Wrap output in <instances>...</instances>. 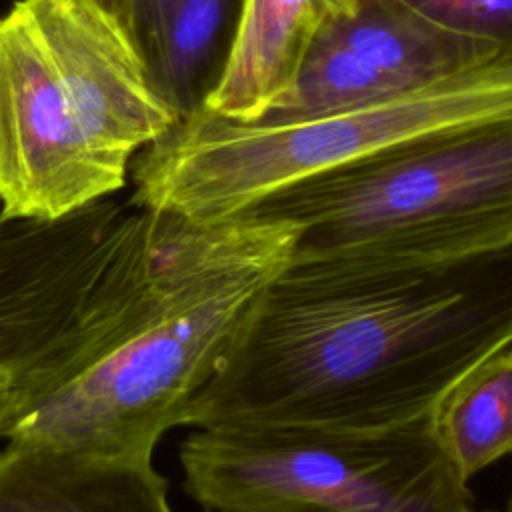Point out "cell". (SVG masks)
Returning a JSON list of instances; mask_svg holds the SVG:
<instances>
[{
	"mask_svg": "<svg viewBox=\"0 0 512 512\" xmlns=\"http://www.w3.org/2000/svg\"><path fill=\"white\" fill-rule=\"evenodd\" d=\"M508 344L512 244L434 260L286 262L184 426H402Z\"/></svg>",
	"mask_w": 512,
	"mask_h": 512,
	"instance_id": "6da1fadb",
	"label": "cell"
},
{
	"mask_svg": "<svg viewBox=\"0 0 512 512\" xmlns=\"http://www.w3.org/2000/svg\"><path fill=\"white\" fill-rule=\"evenodd\" d=\"M294 230L258 218L130 210L78 330L12 388L0 438L152 458L218 368Z\"/></svg>",
	"mask_w": 512,
	"mask_h": 512,
	"instance_id": "7a4b0ae2",
	"label": "cell"
},
{
	"mask_svg": "<svg viewBox=\"0 0 512 512\" xmlns=\"http://www.w3.org/2000/svg\"><path fill=\"white\" fill-rule=\"evenodd\" d=\"M124 28L92 0L0 16V214L58 220L112 198L176 124Z\"/></svg>",
	"mask_w": 512,
	"mask_h": 512,
	"instance_id": "3957f363",
	"label": "cell"
},
{
	"mask_svg": "<svg viewBox=\"0 0 512 512\" xmlns=\"http://www.w3.org/2000/svg\"><path fill=\"white\" fill-rule=\"evenodd\" d=\"M286 222L288 262L434 260L512 244V110L308 176L230 218Z\"/></svg>",
	"mask_w": 512,
	"mask_h": 512,
	"instance_id": "277c9868",
	"label": "cell"
},
{
	"mask_svg": "<svg viewBox=\"0 0 512 512\" xmlns=\"http://www.w3.org/2000/svg\"><path fill=\"white\" fill-rule=\"evenodd\" d=\"M510 110L512 58L388 102L284 124L234 122L204 108L136 154L130 204L200 222L226 220L308 176Z\"/></svg>",
	"mask_w": 512,
	"mask_h": 512,
	"instance_id": "5b68a950",
	"label": "cell"
},
{
	"mask_svg": "<svg viewBox=\"0 0 512 512\" xmlns=\"http://www.w3.org/2000/svg\"><path fill=\"white\" fill-rule=\"evenodd\" d=\"M186 492L244 512H472L432 414L382 430L198 428L180 446Z\"/></svg>",
	"mask_w": 512,
	"mask_h": 512,
	"instance_id": "8992f818",
	"label": "cell"
},
{
	"mask_svg": "<svg viewBox=\"0 0 512 512\" xmlns=\"http://www.w3.org/2000/svg\"><path fill=\"white\" fill-rule=\"evenodd\" d=\"M506 58L398 0H354L314 40L290 88L254 124H284L388 102Z\"/></svg>",
	"mask_w": 512,
	"mask_h": 512,
	"instance_id": "52a82bcc",
	"label": "cell"
},
{
	"mask_svg": "<svg viewBox=\"0 0 512 512\" xmlns=\"http://www.w3.org/2000/svg\"><path fill=\"white\" fill-rule=\"evenodd\" d=\"M128 212L106 198L58 220L0 214V384L18 386L78 330Z\"/></svg>",
	"mask_w": 512,
	"mask_h": 512,
	"instance_id": "ba28073f",
	"label": "cell"
},
{
	"mask_svg": "<svg viewBox=\"0 0 512 512\" xmlns=\"http://www.w3.org/2000/svg\"><path fill=\"white\" fill-rule=\"evenodd\" d=\"M0 512H174L152 458L100 456L38 442L0 448Z\"/></svg>",
	"mask_w": 512,
	"mask_h": 512,
	"instance_id": "9c48e42d",
	"label": "cell"
},
{
	"mask_svg": "<svg viewBox=\"0 0 512 512\" xmlns=\"http://www.w3.org/2000/svg\"><path fill=\"white\" fill-rule=\"evenodd\" d=\"M244 0H132L126 34L148 84L178 120L206 108L218 88Z\"/></svg>",
	"mask_w": 512,
	"mask_h": 512,
	"instance_id": "30bf717a",
	"label": "cell"
},
{
	"mask_svg": "<svg viewBox=\"0 0 512 512\" xmlns=\"http://www.w3.org/2000/svg\"><path fill=\"white\" fill-rule=\"evenodd\" d=\"M354 0H244L226 72L206 110L256 122L290 88L318 34Z\"/></svg>",
	"mask_w": 512,
	"mask_h": 512,
	"instance_id": "8fae6325",
	"label": "cell"
},
{
	"mask_svg": "<svg viewBox=\"0 0 512 512\" xmlns=\"http://www.w3.org/2000/svg\"><path fill=\"white\" fill-rule=\"evenodd\" d=\"M432 428L464 482L512 454V344L474 364L446 390L432 410Z\"/></svg>",
	"mask_w": 512,
	"mask_h": 512,
	"instance_id": "7c38bea8",
	"label": "cell"
},
{
	"mask_svg": "<svg viewBox=\"0 0 512 512\" xmlns=\"http://www.w3.org/2000/svg\"><path fill=\"white\" fill-rule=\"evenodd\" d=\"M428 22L482 40L512 58V0H398Z\"/></svg>",
	"mask_w": 512,
	"mask_h": 512,
	"instance_id": "4fadbf2b",
	"label": "cell"
},
{
	"mask_svg": "<svg viewBox=\"0 0 512 512\" xmlns=\"http://www.w3.org/2000/svg\"><path fill=\"white\" fill-rule=\"evenodd\" d=\"M92 2H96L104 12H108L126 32V28H128V12H130L132 0H92Z\"/></svg>",
	"mask_w": 512,
	"mask_h": 512,
	"instance_id": "5bb4252c",
	"label": "cell"
},
{
	"mask_svg": "<svg viewBox=\"0 0 512 512\" xmlns=\"http://www.w3.org/2000/svg\"><path fill=\"white\" fill-rule=\"evenodd\" d=\"M10 400H12V386L8 384H0V424L8 412V406H10Z\"/></svg>",
	"mask_w": 512,
	"mask_h": 512,
	"instance_id": "9a60e30c",
	"label": "cell"
},
{
	"mask_svg": "<svg viewBox=\"0 0 512 512\" xmlns=\"http://www.w3.org/2000/svg\"><path fill=\"white\" fill-rule=\"evenodd\" d=\"M204 512H244V510H230V508H204Z\"/></svg>",
	"mask_w": 512,
	"mask_h": 512,
	"instance_id": "2e32d148",
	"label": "cell"
},
{
	"mask_svg": "<svg viewBox=\"0 0 512 512\" xmlns=\"http://www.w3.org/2000/svg\"><path fill=\"white\" fill-rule=\"evenodd\" d=\"M510 512H512V500H510Z\"/></svg>",
	"mask_w": 512,
	"mask_h": 512,
	"instance_id": "e0dca14e",
	"label": "cell"
}]
</instances>
